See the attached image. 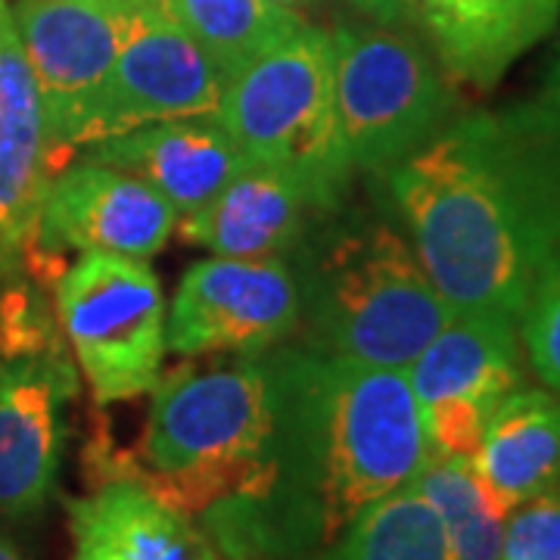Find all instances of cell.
Here are the masks:
<instances>
[{"instance_id": "cell-1", "label": "cell", "mask_w": 560, "mask_h": 560, "mask_svg": "<svg viewBox=\"0 0 560 560\" xmlns=\"http://www.w3.org/2000/svg\"><path fill=\"white\" fill-rule=\"evenodd\" d=\"M275 423L253 495L212 508L224 560H315L349 523L418 480L430 460L405 371L337 355L268 361Z\"/></svg>"}, {"instance_id": "cell-2", "label": "cell", "mask_w": 560, "mask_h": 560, "mask_svg": "<svg viewBox=\"0 0 560 560\" xmlns=\"http://www.w3.org/2000/svg\"><path fill=\"white\" fill-rule=\"evenodd\" d=\"M386 178L445 302L521 318L560 259V101L458 116Z\"/></svg>"}, {"instance_id": "cell-3", "label": "cell", "mask_w": 560, "mask_h": 560, "mask_svg": "<svg viewBox=\"0 0 560 560\" xmlns=\"http://www.w3.org/2000/svg\"><path fill=\"white\" fill-rule=\"evenodd\" d=\"M271 423L268 361L178 368L150 389L131 452H119L106 436L88 445L91 486L131 480L190 517L209 514L256 492Z\"/></svg>"}, {"instance_id": "cell-4", "label": "cell", "mask_w": 560, "mask_h": 560, "mask_svg": "<svg viewBox=\"0 0 560 560\" xmlns=\"http://www.w3.org/2000/svg\"><path fill=\"white\" fill-rule=\"evenodd\" d=\"M302 305L324 355L408 371L455 308L411 241L386 221H349L315 246Z\"/></svg>"}, {"instance_id": "cell-5", "label": "cell", "mask_w": 560, "mask_h": 560, "mask_svg": "<svg viewBox=\"0 0 560 560\" xmlns=\"http://www.w3.org/2000/svg\"><path fill=\"white\" fill-rule=\"evenodd\" d=\"M212 116L246 160L290 175L318 212L342 200L352 165L337 125L330 32L305 22L237 66Z\"/></svg>"}, {"instance_id": "cell-6", "label": "cell", "mask_w": 560, "mask_h": 560, "mask_svg": "<svg viewBox=\"0 0 560 560\" xmlns=\"http://www.w3.org/2000/svg\"><path fill=\"white\" fill-rule=\"evenodd\" d=\"M334 103L352 172H393L455 119V91L418 40L386 25L330 32Z\"/></svg>"}, {"instance_id": "cell-7", "label": "cell", "mask_w": 560, "mask_h": 560, "mask_svg": "<svg viewBox=\"0 0 560 560\" xmlns=\"http://www.w3.org/2000/svg\"><path fill=\"white\" fill-rule=\"evenodd\" d=\"M57 318L97 405L150 393L165 359V302L150 265L79 256L57 278Z\"/></svg>"}, {"instance_id": "cell-8", "label": "cell", "mask_w": 560, "mask_h": 560, "mask_svg": "<svg viewBox=\"0 0 560 560\" xmlns=\"http://www.w3.org/2000/svg\"><path fill=\"white\" fill-rule=\"evenodd\" d=\"M405 374L430 452L470 460L492 411L521 389L517 320L495 312H455Z\"/></svg>"}, {"instance_id": "cell-9", "label": "cell", "mask_w": 560, "mask_h": 560, "mask_svg": "<svg viewBox=\"0 0 560 560\" xmlns=\"http://www.w3.org/2000/svg\"><path fill=\"white\" fill-rule=\"evenodd\" d=\"M135 10L138 0H22L13 13L60 168L79 150Z\"/></svg>"}, {"instance_id": "cell-10", "label": "cell", "mask_w": 560, "mask_h": 560, "mask_svg": "<svg viewBox=\"0 0 560 560\" xmlns=\"http://www.w3.org/2000/svg\"><path fill=\"white\" fill-rule=\"evenodd\" d=\"M302 315L300 278L283 259L197 261L165 312L175 355H259L287 340Z\"/></svg>"}, {"instance_id": "cell-11", "label": "cell", "mask_w": 560, "mask_h": 560, "mask_svg": "<svg viewBox=\"0 0 560 560\" xmlns=\"http://www.w3.org/2000/svg\"><path fill=\"white\" fill-rule=\"evenodd\" d=\"M178 231V212L143 180L101 162H66L40 200L25 259L57 275L62 256L147 261Z\"/></svg>"}, {"instance_id": "cell-12", "label": "cell", "mask_w": 560, "mask_h": 560, "mask_svg": "<svg viewBox=\"0 0 560 560\" xmlns=\"http://www.w3.org/2000/svg\"><path fill=\"white\" fill-rule=\"evenodd\" d=\"M221 84L219 69L168 20L160 0H138L119 60L81 128L79 150L140 125L212 116Z\"/></svg>"}, {"instance_id": "cell-13", "label": "cell", "mask_w": 560, "mask_h": 560, "mask_svg": "<svg viewBox=\"0 0 560 560\" xmlns=\"http://www.w3.org/2000/svg\"><path fill=\"white\" fill-rule=\"evenodd\" d=\"M79 393V374L66 340L3 352L0 349V517L25 521L47 504L66 442V405Z\"/></svg>"}, {"instance_id": "cell-14", "label": "cell", "mask_w": 560, "mask_h": 560, "mask_svg": "<svg viewBox=\"0 0 560 560\" xmlns=\"http://www.w3.org/2000/svg\"><path fill=\"white\" fill-rule=\"evenodd\" d=\"M445 79L492 91L511 66L548 38L560 0H405Z\"/></svg>"}, {"instance_id": "cell-15", "label": "cell", "mask_w": 560, "mask_h": 560, "mask_svg": "<svg viewBox=\"0 0 560 560\" xmlns=\"http://www.w3.org/2000/svg\"><path fill=\"white\" fill-rule=\"evenodd\" d=\"M75 156L143 180L162 200H168L178 219L197 212L249 165L215 116L140 125L135 131L97 140Z\"/></svg>"}, {"instance_id": "cell-16", "label": "cell", "mask_w": 560, "mask_h": 560, "mask_svg": "<svg viewBox=\"0 0 560 560\" xmlns=\"http://www.w3.org/2000/svg\"><path fill=\"white\" fill-rule=\"evenodd\" d=\"M57 172L38 88L10 16L0 50V283L28 256L44 190Z\"/></svg>"}, {"instance_id": "cell-17", "label": "cell", "mask_w": 560, "mask_h": 560, "mask_svg": "<svg viewBox=\"0 0 560 560\" xmlns=\"http://www.w3.org/2000/svg\"><path fill=\"white\" fill-rule=\"evenodd\" d=\"M72 560H224L190 514L131 480L69 501Z\"/></svg>"}, {"instance_id": "cell-18", "label": "cell", "mask_w": 560, "mask_h": 560, "mask_svg": "<svg viewBox=\"0 0 560 560\" xmlns=\"http://www.w3.org/2000/svg\"><path fill=\"white\" fill-rule=\"evenodd\" d=\"M318 212L308 194L278 168L249 162L197 212L180 215V237L228 259H278Z\"/></svg>"}, {"instance_id": "cell-19", "label": "cell", "mask_w": 560, "mask_h": 560, "mask_svg": "<svg viewBox=\"0 0 560 560\" xmlns=\"http://www.w3.org/2000/svg\"><path fill=\"white\" fill-rule=\"evenodd\" d=\"M470 464L501 514L560 482L558 396L548 389H514L492 411Z\"/></svg>"}, {"instance_id": "cell-20", "label": "cell", "mask_w": 560, "mask_h": 560, "mask_svg": "<svg viewBox=\"0 0 560 560\" xmlns=\"http://www.w3.org/2000/svg\"><path fill=\"white\" fill-rule=\"evenodd\" d=\"M160 7L219 69L221 79L305 25L296 10L268 0H160Z\"/></svg>"}, {"instance_id": "cell-21", "label": "cell", "mask_w": 560, "mask_h": 560, "mask_svg": "<svg viewBox=\"0 0 560 560\" xmlns=\"http://www.w3.org/2000/svg\"><path fill=\"white\" fill-rule=\"evenodd\" d=\"M315 560H458L440 514L415 486L361 511Z\"/></svg>"}, {"instance_id": "cell-22", "label": "cell", "mask_w": 560, "mask_h": 560, "mask_svg": "<svg viewBox=\"0 0 560 560\" xmlns=\"http://www.w3.org/2000/svg\"><path fill=\"white\" fill-rule=\"evenodd\" d=\"M440 514L448 545L458 560H499L504 517L467 458L430 455L411 482Z\"/></svg>"}, {"instance_id": "cell-23", "label": "cell", "mask_w": 560, "mask_h": 560, "mask_svg": "<svg viewBox=\"0 0 560 560\" xmlns=\"http://www.w3.org/2000/svg\"><path fill=\"white\" fill-rule=\"evenodd\" d=\"M517 324L533 371L551 393H560V259L541 271Z\"/></svg>"}, {"instance_id": "cell-24", "label": "cell", "mask_w": 560, "mask_h": 560, "mask_svg": "<svg viewBox=\"0 0 560 560\" xmlns=\"http://www.w3.org/2000/svg\"><path fill=\"white\" fill-rule=\"evenodd\" d=\"M499 560H560V482L504 517Z\"/></svg>"}, {"instance_id": "cell-25", "label": "cell", "mask_w": 560, "mask_h": 560, "mask_svg": "<svg viewBox=\"0 0 560 560\" xmlns=\"http://www.w3.org/2000/svg\"><path fill=\"white\" fill-rule=\"evenodd\" d=\"M352 3L377 25H399V22H405V0H352Z\"/></svg>"}, {"instance_id": "cell-26", "label": "cell", "mask_w": 560, "mask_h": 560, "mask_svg": "<svg viewBox=\"0 0 560 560\" xmlns=\"http://www.w3.org/2000/svg\"><path fill=\"white\" fill-rule=\"evenodd\" d=\"M0 560H25L20 555V548L13 545V541L7 539V536H0Z\"/></svg>"}, {"instance_id": "cell-27", "label": "cell", "mask_w": 560, "mask_h": 560, "mask_svg": "<svg viewBox=\"0 0 560 560\" xmlns=\"http://www.w3.org/2000/svg\"><path fill=\"white\" fill-rule=\"evenodd\" d=\"M268 3L283 7V10H296V13H300V7H312V3H318V0H268Z\"/></svg>"}, {"instance_id": "cell-28", "label": "cell", "mask_w": 560, "mask_h": 560, "mask_svg": "<svg viewBox=\"0 0 560 560\" xmlns=\"http://www.w3.org/2000/svg\"><path fill=\"white\" fill-rule=\"evenodd\" d=\"M10 16H13V10L0 0V50H3V32H7V25H10Z\"/></svg>"}, {"instance_id": "cell-29", "label": "cell", "mask_w": 560, "mask_h": 560, "mask_svg": "<svg viewBox=\"0 0 560 560\" xmlns=\"http://www.w3.org/2000/svg\"><path fill=\"white\" fill-rule=\"evenodd\" d=\"M551 97L560 101V57H558V66H555V75H551Z\"/></svg>"}]
</instances>
